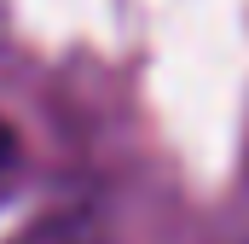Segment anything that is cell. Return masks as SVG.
I'll return each instance as SVG.
<instances>
[{
	"label": "cell",
	"mask_w": 249,
	"mask_h": 244,
	"mask_svg": "<svg viewBox=\"0 0 249 244\" xmlns=\"http://www.w3.org/2000/svg\"><path fill=\"white\" fill-rule=\"evenodd\" d=\"M12 244H105V227L81 209H58V215H41L35 227H23Z\"/></svg>",
	"instance_id": "obj_1"
},
{
	"label": "cell",
	"mask_w": 249,
	"mask_h": 244,
	"mask_svg": "<svg viewBox=\"0 0 249 244\" xmlns=\"http://www.w3.org/2000/svg\"><path fill=\"white\" fill-rule=\"evenodd\" d=\"M12 151H18V134H12V122L0 117V169L12 163Z\"/></svg>",
	"instance_id": "obj_2"
}]
</instances>
